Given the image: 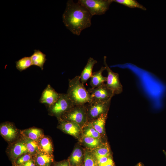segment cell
Segmentation results:
<instances>
[{"label":"cell","mask_w":166,"mask_h":166,"mask_svg":"<svg viewBox=\"0 0 166 166\" xmlns=\"http://www.w3.org/2000/svg\"><path fill=\"white\" fill-rule=\"evenodd\" d=\"M92 16L83 5L69 0L62 15L63 22L73 34L79 36L83 30L90 26Z\"/></svg>","instance_id":"1"},{"label":"cell","mask_w":166,"mask_h":166,"mask_svg":"<svg viewBox=\"0 0 166 166\" xmlns=\"http://www.w3.org/2000/svg\"><path fill=\"white\" fill-rule=\"evenodd\" d=\"M66 94L74 106L85 105L92 101L90 95L81 82L80 76L69 79Z\"/></svg>","instance_id":"2"},{"label":"cell","mask_w":166,"mask_h":166,"mask_svg":"<svg viewBox=\"0 0 166 166\" xmlns=\"http://www.w3.org/2000/svg\"><path fill=\"white\" fill-rule=\"evenodd\" d=\"M74 105L66 93H60L57 100L48 107L49 114L59 119Z\"/></svg>","instance_id":"3"},{"label":"cell","mask_w":166,"mask_h":166,"mask_svg":"<svg viewBox=\"0 0 166 166\" xmlns=\"http://www.w3.org/2000/svg\"><path fill=\"white\" fill-rule=\"evenodd\" d=\"M77 2L84 6L92 16L105 14L113 2L112 0H79Z\"/></svg>","instance_id":"4"},{"label":"cell","mask_w":166,"mask_h":166,"mask_svg":"<svg viewBox=\"0 0 166 166\" xmlns=\"http://www.w3.org/2000/svg\"><path fill=\"white\" fill-rule=\"evenodd\" d=\"M60 119L80 125L84 124L88 120L86 106L85 105L73 106Z\"/></svg>","instance_id":"5"},{"label":"cell","mask_w":166,"mask_h":166,"mask_svg":"<svg viewBox=\"0 0 166 166\" xmlns=\"http://www.w3.org/2000/svg\"><path fill=\"white\" fill-rule=\"evenodd\" d=\"M107 101L91 102L86 107L88 119L94 120L102 115L107 114L111 102Z\"/></svg>","instance_id":"6"},{"label":"cell","mask_w":166,"mask_h":166,"mask_svg":"<svg viewBox=\"0 0 166 166\" xmlns=\"http://www.w3.org/2000/svg\"><path fill=\"white\" fill-rule=\"evenodd\" d=\"M88 90L90 95L91 102L107 101L111 100L115 95L105 83L96 88H89Z\"/></svg>","instance_id":"7"},{"label":"cell","mask_w":166,"mask_h":166,"mask_svg":"<svg viewBox=\"0 0 166 166\" xmlns=\"http://www.w3.org/2000/svg\"><path fill=\"white\" fill-rule=\"evenodd\" d=\"M106 60V57L105 56L104 64L108 73L106 85L115 95L120 94L123 91V86L120 81L119 74L112 70L107 65Z\"/></svg>","instance_id":"8"},{"label":"cell","mask_w":166,"mask_h":166,"mask_svg":"<svg viewBox=\"0 0 166 166\" xmlns=\"http://www.w3.org/2000/svg\"><path fill=\"white\" fill-rule=\"evenodd\" d=\"M59 95L60 93L57 92L50 85H48L42 93L40 102L49 106L57 100Z\"/></svg>","instance_id":"9"},{"label":"cell","mask_w":166,"mask_h":166,"mask_svg":"<svg viewBox=\"0 0 166 166\" xmlns=\"http://www.w3.org/2000/svg\"><path fill=\"white\" fill-rule=\"evenodd\" d=\"M0 132L2 136L6 141H11L17 137L18 131L11 123L6 122L0 125Z\"/></svg>","instance_id":"10"},{"label":"cell","mask_w":166,"mask_h":166,"mask_svg":"<svg viewBox=\"0 0 166 166\" xmlns=\"http://www.w3.org/2000/svg\"><path fill=\"white\" fill-rule=\"evenodd\" d=\"M60 127L65 132L77 137L81 132L80 125L71 121H67L60 119Z\"/></svg>","instance_id":"11"},{"label":"cell","mask_w":166,"mask_h":166,"mask_svg":"<svg viewBox=\"0 0 166 166\" xmlns=\"http://www.w3.org/2000/svg\"><path fill=\"white\" fill-rule=\"evenodd\" d=\"M37 166H51L54 162L53 155L39 151L33 156Z\"/></svg>","instance_id":"12"},{"label":"cell","mask_w":166,"mask_h":166,"mask_svg":"<svg viewBox=\"0 0 166 166\" xmlns=\"http://www.w3.org/2000/svg\"><path fill=\"white\" fill-rule=\"evenodd\" d=\"M27 148L22 139L17 141L12 147L10 153V159L13 163L19 157L28 153Z\"/></svg>","instance_id":"13"},{"label":"cell","mask_w":166,"mask_h":166,"mask_svg":"<svg viewBox=\"0 0 166 166\" xmlns=\"http://www.w3.org/2000/svg\"><path fill=\"white\" fill-rule=\"evenodd\" d=\"M97 63V61L92 57H90L88 59L86 64L80 76L81 81L83 84L85 83L91 78L93 66Z\"/></svg>","instance_id":"14"},{"label":"cell","mask_w":166,"mask_h":166,"mask_svg":"<svg viewBox=\"0 0 166 166\" xmlns=\"http://www.w3.org/2000/svg\"><path fill=\"white\" fill-rule=\"evenodd\" d=\"M105 70V67L102 66L98 71L93 73L90 82L91 88L97 87L106 82L107 77L103 76L102 74L103 72Z\"/></svg>","instance_id":"15"},{"label":"cell","mask_w":166,"mask_h":166,"mask_svg":"<svg viewBox=\"0 0 166 166\" xmlns=\"http://www.w3.org/2000/svg\"><path fill=\"white\" fill-rule=\"evenodd\" d=\"M30 57L32 65L38 66L43 70L44 64L46 60L45 54L39 50L35 49Z\"/></svg>","instance_id":"16"},{"label":"cell","mask_w":166,"mask_h":166,"mask_svg":"<svg viewBox=\"0 0 166 166\" xmlns=\"http://www.w3.org/2000/svg\"><path fill=\"white\" fill-rule=\"evenodd\" d=\"M83 157L81 149L76 148L74 149L68 160L71 166H81Z\"/></svg>","instance_id":"17"},{"label":"cell","mask_w":166,"mask_h":166,"mask_svg":"<svg viewBox=\"0 0 166 166\" xmlns=\"http://www.w3.org/2000/svg\"><path fill=\"white\" fill-rule=\"evenodd\" d=\"M38 143L40 151L53 155V149L52 143L48 137L43 136Z\"/></svg>","instance_id":"18"},{"label":"cell","mask_w":166,"mask_h":166,"mask_svg":"<svg viewBox=\"0 0 166 166\" xmlns=\"http://www.w3.org/2000/svg\"><path fill=\"white\" fill-rule=\"evenodd\" d=\"M21 134L37 142L44 136L42 131L36 128L24 130L21 131Z\"/></svg>","instance_id":"19"},{"label":"cell","mask_w":166,"mask_h":166,"mask_svg":"<svg viewBox=\"0 0 166 166\" xmlns=\"http://www.w3.org/2000/svg\"><path fill=\"white\" fill-rule=\"evenodd\" d=\"M22 138L25 142L28 152L32 156L40 151L37 142L21 134Z\"/></svg>","instance_id":"20"},{"label":"cell","mask_w":166,"mask_h":166,"mask_svg":"<svg viewBox=\"0 0 166 166\" xmlns=\"http://www.w3.org/2000/svg\"><path fill=\"white\" fill-rule=\"evenodd\" d=\"M107 114L102 115L93 120L91 124L93 127L100 134L104 132V127Z\"/></svg>","instance_id":"21"},{"label":"cell","mask_w":166,"mask_h":166,"mask_svg":"<svg viewBox=\"0 0 166 166\" xmlns=\"http://www.w3.org/2000/svg\"><path fill=\"white\" fill-rule=\"evenodd\" d=\"M93 153L96 158L110 155V148L106 143L101 144L99 147L95 149Z\"/></svg>","instance_id":"22"},{"label":"cell","mask_w":166,"mask_h":166,"mask_svg":"<svg viewBox=\"0 0 166 166\" xmlns=\"http://www.w3.org/2000/svg\"><path fill=\"white\" fill-rule=\"evenodd\" d=\"M32 65L30 57H25L16 62V68L20 71L24 70Z\"/></svg>","instance_id":"23"},{"label":"cell","mask_w":166,"mask_h":166,"mask_svg":"<svg viewBox=\"0 0 166 166\" xmlns=\"http://www.w3.org/2000/svg\"><path fill=\"white\" fill-rule=\"evenodd\" d=\"M83 162L81 166H99L96 157L90 152L85 153Z\"/></svg>","instance_id":"24"},{"label":"cell","mask_w":166,"mask_h":166,"mask_svg":"<svg viewBox=\"0 0 166 166\" xmlns=\"http://www.w3.org/2000/svg\"><path fill=\"white\" fill-rule=\"evenodd\" d=\"M113 2H115L124 5L130 8H137L143 10H146V8L135 0H112Z\"/></svg>","instance_id":"25"},{"label":"cell","mask_w":166,"mask_h":166,"mask_svg":"<svg viewBox=\"0 0 166 166\" xmlns=\"http://www.w3.org/2000/svg\"><path fill=\"white\" fill-rule=\"evenodd\" d=\"M83 140L88 147L91 149H95L101 144L100 139L84 136Z\"/></svg>","instance_id":"26"},{"label":"cell","mask_w":166,"mask_h":166,"mask_svg":"<svg viewBox=\"0 0 166 166\" xmlns=\"http://www.w3.org/2000/svg\"><path fill=\"white\" fill-rule=\"evenodd\" d=\"M86 127L83 132V136L100 139L101 135L92 126L91 123Z\"/></svg>","instance_id":"27"},{"label":"cell","mask_w":166,"mask_h":166,"mask_svg":"<svg viewBox=\"0 0 166 166\" xmlns=\"http://www.w3.org/2000/svg\"><path fill=\"white\" fill-rule=\"evenodd\" d=\"M33 156L29 152L18 157L13 163V166H19L32 159Z\"/></svg>","instance_id":"28"},{"label":"cell","mask_w":166,"mask_h":166,"mask_svg":"<svg viewBox=\"0 0 166 166\" xmlns=\"http://www.w3.org/2000/svg\"><path fill=\"white\" fill-rule=\"evenodd\" d=\"M99 166H103L112 159L110 155L109 156L96 158Z\"/></svg>","instance_id":"29"},{"label":"cell","mask_w":166,"mask_h":166,"mask_svg":"<svg viewBox=\"0 0 166 166\" xmlns=\"http://www.w3.org/2000/svg\"><path fill=\"white\" fill-rule=\"evenodd\" d=\"M53 166H71L68 160L53 162Z\"/></svg>","instance_id":"30"},{"label":"cell","mask_w":166,"mask_h":166,"mask_svg":"<svg viewBox=\"0 0 166 166\" xmlns=\"http://www.w3.org/2000/svg\"><path fill=\"white\" fill-rule=\"evenodd\" d=\"M19 166H37L34 161L32 159Z\"/></svg>","instance_id":"31"},{"label":"cell","mask_w":166,"mask_h":166,"mask_svg":"<svg viewBox=\"0 0 166 166\" xmlns=\"http://www.w3.org/2000/svg\"><path fill=\"white\" fill-rule=\"evenodd\" d=\"M103 166H115V165L113 159H112Z\"/></svg>","instance_id":"32"},{"label":"cell","mask_w":166,"mask_h":166,"mask_svg":"<svg viewBox=\"0 0 166 166\" xmlns=\"http://www.w3.org/2000/svg\"><path fill=\"white\" fill-rule=\"evenodd\" d=\"M135 166H144L143 164L139 162Z\"/></svg>","instance_id":"33"},{"label":"cell","mask_w":166,"mask_h":166,"mask_svg":"<svg viewBox=\"0 0 166 166\" xmlns=\"http://www.w3.org/2000/svg\"><path fill=\"white\" fill-rule=\"evenodd\" d=\"M164 154L165 155L166 158V152L165 151H164Z\"/></svg>","instance_id":"34"}]
</instances>
